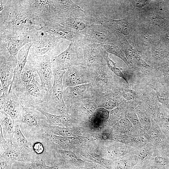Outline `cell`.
Returning <instances> with one entry per match:
<instances>
[{
	"label": "cell",
	"mask_w": 169,
	"mask_h": 169,
	"mask_svg": "<svg viewBox=\"0 0 169 169\" xmlns=\"http://www.w3.org/2000/svg\"><path fill=\"white\" fill-rule=\"evenodd\" d=\"M44 25L42 20L27 9L20 0H0V33L11 28L37 30Z\"/></svg>",
	"instance_id": "1"
},
{
	"label": "cell",
	"mask_w": 169,
	"mask_h": 169,
	"mask_svg": "<svg viewBox=\"0 0 169 169\" xmlns=\"http://www.w3.org/2000/svg\"><path fill=\"white\" fill-rule=\"evenodd\" d=\"M16 123L24 136L32 143L44 139L47 128L50 125L46 117L41 112L36 109L23 106Z\"/></svg>",
	"instance_id": "2"
},
{
	"label": "cell",
	"mask_w": 169,
	"mask_h": 169,
	"mask_svg": "<svg viewBox=\"0 0 169 169\" xmlns=\"http://www.w3.org/2000/svg\"><path fill=\"white\" fill-rule=\"evenodd\" d=\"M33 40L34 29H7L0 33V57L17 61V55L20 49Z\"/></svg>",
	"instance_id": "3"
},
{
	"label": "cell",
	"mask_w": 169,
	"mask_h": 169,
	"mask_svg": "<svg viewBox=\"0 0 169 169\" xmlns=\"http://www.w3.org/2000/svg\"><path fill=\"white\" fill-rule=\"evenodd\" d=\"M68 41L57 39L49 33L36 29L35 38L32 42L28 54L29 56L47 55L51 58L59 55L68 45Z\"/></svg>",
	"instance_id": "4"
},
{
	"label": "cell",
	"mask_w": 169,
	"mask_h": 169,
	"mask_svg": "<svg viewBox=\"0 0 169 169\" xmlns=\"http://www.w3.org/2000/svg\"><path fill=\"white\" fill-rule=\"evenodd\" d=\"M96 21L80 7L67 10L57 11L53 22L59 23L76 33H82Z\"/></svg>",
	"instance_id": "5"
},
{
	"label": "cell",
	"mask_w": 169,
	"mask_h": 169,
	"mask_svg": "<svg viewBox=\"0 0 169 169\" xmlns=\"http://www.w3.org/2000/svg\"><path fill=\"white\" fill-rule=\"evenodd\" d=\"M12 90L23 106L33 108L42 103L49 93L46 87L40 85L36 80L26 84L20 83L12 86Z\"/></svg>",
	"instance_id": "6"
},
{
	"label": "cell",
	"mask_w": 169,
	"mask_h": 169,
	"mask_svg": "<svg viewBox=\"0 0 169 169\" xmlns=\"http://www.w3.org/2000/svg\"><path fill=\"white\" fill-rule=\"evenodd\" d=\"M20 1L27 9L42 20L44 23V25L52 22L57 11L53 0Z\"/></svg>",
	"instance_id": "7"
},
{
	"label": "cell",
	"mask_w": 169,
	"mask_h": 169,
	"mask_svg": "<svg viewBox=\"0 0 169 169\" xmlns=\"http://www.w3.org/2000/svg\"><path fill=\"white\" fill-rule=\"evenodd\" d=\"M51 62L66 70L72 66L85 62L80 47L74 39L70 42L65 50L51 58Z\"/></svg>",
	"instance_id": "8"
},
{
	"label": "cell",
	"mask_w": 169,
	"mask_h": 169,
	"mask_svg": "<svg viewBox=\"0 0 169 169\" xmlns=\"http://www.w3.org/2000/svg\"><path fill=\"white\" fill-rule=\"evenodd\" d=\"M27 63L38 74L41 81V85L44 87L47 85L48 90H49L52 87L51 80L53 75L50 57L47 55L28 56Z\"/></svg>",
	"instance_id": "9"
},
{
	"label": "cell",
	"mask_w": 169,
	"mask_h": 169,
	"mask_svg": "<svg viewBox=\"0 0 169 169\" xmlns=\"http://www.w3.org/2000/svg\"><path fill=\"white\" fill-rule=\"evenodd\" d=\"M17 64V61L0 58V106H3L8 92L12 86Z\"/></svg>",
	"instance_id": "10"
},
{
	"label": "cell",
	"mask_w": 169,
	"mask_h": 169,
	"mask_svg": "<svg viewBox=\"0 0 169 169\" xmlns=\"http://www.w3.org/2000/svg\"><path fill=\"white\" fill-rule=\"evenodd\" d=\"M114 31L96 20L81 33L87 35L99 44L114 45L116 38L112 34Z\"/></svg>",
	"instance_id": "11"
},
{
	"label": "cell",
	"mask_w": 169,
	"mask_h": 169,
	"mask_svg": "<svg viewBox=\"0 0 169 169\" xmlns=\"http://www.w3.org/2000/svg\"><path fill=\"white\" fill-rule=\"evenodd\" d=\"M0 160L31 162L35 157L16 151L11 144L4 138L1 129L0 130Z\"/></svg>",
	"instance_id": "12"
},
{
	"label": "cell",
	"mask_w": 169,
	"mask_h": 169,
	"mask_svg": "<svg viewBox=\"0 0 169 169\" xmlns=\"http://www.w3.org/2000/svg\"><path fill=\"white\" fill-rule=\"evenodd\" d=\"M147 133L150 137L149 142L160 153L169 156V139L156 123L152 122Z\"/></svg>",
	"instance_id": "13"
},
{
	"label": "cell",
	"mask_w": 169,
	"mask_h": 169,
	"mask_svg": "<svg viewBox=\"0 0 169 169\" xmlns=\"http://www.w3.org/2000/svg\"><path fill=\"white\" fill-rule=\"evenodd\" d=\"M14 131L9 141L14 150L19 153L36 156L33 148V144L28 141L22 132L17 123L14 124Z\"/></svg>",
	"instance_id": "14"
},
{
	"label": "cell",
	"mask_w": 169,
	"mask_h": 169,
	"mask_svg": "<svg viewBox=\"0 0 169 169\" xmlns=\"http://www.w3.org/2000/svg\"><path fill=\"white\" fill-rule=\"evenodd\" d=\"M23 106L15 94L9 89L3 107L0 111L4 110L11 117L14 124L17 123L21 113Z\"/></svg>",
	"instance_id": "15"
},
{
	"label": "cell",
	"mask_w": 169,
	"mask_h": 169,
	"mask_svg": "<svg viewBox=\"0 0 169 169\" xmlns=\"http://www.w3.org/2000/svg\"><path fill=\"white\" fill-rule=\"evenodd\" d=\"M106 142L104 154L107 158L113 161L125 155L131 150L127 146L115 141Z\"/></svg>",
	"instance_id": "16"
},
{
	"label": "cell",
	"mask_w": 169,
	"mask_h": 169,
	"mask_svg": "<svg viewBox=\"0 0 169 169\" xmlns=\"http://www.w3.org/2000/svg\"><path fill=\"white\" fill-rule=\"evenodd\" d=\"M38 30L48 32L57 39H63L70 42L74 39L76 33L56 22L44 26Z\"/></svg>",
	"instance_id": "17"
},
{
	"label": "cell",
	"mask_w": 169,
	"mask_h": 169,
	"mask_svg": "<svg viewBox=\"0 0 169 169\" xmlns=\"http://www.w3.org/2000/svg\"><path fill=\"white\" fill-rule=\"evenodd\" d=\"M32 44V42L25 44L18 53L17 64L14 69L12 86L17 85L21 83V74L27 62L29 50Z\"/></svg>",
	"instance_id": "18"
},
{
	"label": "cell",
	"mask_w": 169,
	"mask_h": 169,
	"mask_svg": "<svg viewBox=\"0 0 169 169\" xmlns=\"http://www.w3.org/2000/svg\"><path fill=\"white\" fill-rule=\"evenodd\" d=\"M112 129L114 135L120 134H124L134 137L145 138L136 129L126 117L122 118L115 123L113 126Z\"/></svg>",
	"instance_id": "19"
},
{
	"label": "cell",
	"mask_w": 169,
	"mask_h": 169,
	"mask_svg": "<svg viewBox=\"0 0 169 169\" xmlns=\"http://www.w3.org/2000/svg\"><path fill=\"white\" fill-rule=\"evenodd\" d=\"M155 149L154 146L151 143L148 142L140 149L132 150L136 165L147 167Z\"/></svg>",
	"instance_id": "20"
},
{
	"label": "cell",
	"mask_w": 169,
	"mask_h": 169,
	"mask_svg": "<svg viewBox=\"0 0 169 169\" xmlns=\"http://www.w3.org/2000/svg\"><path fill=\"white\" fill-rule=\"evenodd\" d=\"M99 21L110 29L119 32L124 35H128L130 33V26L124 20H113L108 18L103 15L100 16Z\"/></svg>",
	"instance_id": "21"
},
{
	"label": "cell",
	"mask_w": 169,
	"mask_h": 169,
	"mask_svg": "<svg viewBox=\"0 0 169 169\" xmlns=\"http://www.w3.org/2000/svg\"><path fill=\"white\" fill-rule=\"evenodd\" d=\"M113 139L114 141L127 146L132 150L140 149L148 142L144 138L134 137L121 134L114 135Z\"/></svg>",
	"instance_id": "22"
},
{
	"label": "cell",
	"mask_w": 169,
	"mask_h": 169,
	"mask_svg": "<svg viewBox=\"0 0 169 169\" xmlns=\"http://www.w3.org/2000/svg\"><path fill=\"white\" fill-rule=\"evenodd\" d=\"M36 109L41 112L46 117L50 125L68 127L71 126V125L74 123V119L68 114L54 115L38 109Z\"/></svg>",
	"instance_id": "23"
},
{
	"label": "cell",
	"mask_w": 169,
	"mask_h": 169,
	"mask_svg": "<svg viewBox=\"0 0 169 169\" xmlns=\"http://www.w3.org/2000/svg\"><path fill=\"white\" fill-rule=\"evenodd\" d=\"M0 125L3 136L9 142L14 131V125L11 116L4 110L0 111Z\"/></svg>",
	"instance_id": "24"
},
{
	"label": "cell",
	"mask_w": 169,
	"mask_h": 169,
	"mask_svg": "<svg viewBox=\"0 0 169 169\" xmlns=\"http://www.w3.org/2000/svg\"><path fill=\"white\" fill-rule=\"evenodd\" d=\"M136 165L131 150L125 155L113 161L111 169H132Z\"/></svg>",
	"instance_id": "25"
},
{
	"label": "cell",
	"mask_w": 169,
	"mask_h": 169,
	"mask_svg": "<svg viewBox=\"0 0 169 169\" xmlns=\"http://www.w3.org/2000/svg\"><path fill=\"white\" fill-rule=\"evenodd\" d=\"M148 167L156 169L169 168V156L161 153L155 148Z\"/></svg>",
	"instance_id": "26"
},
{
	"label": "cell",
	"mask_w": 169,
	"mask_h": 169,
	"mask_svg": "<svg viewBox=\"0 0 169 169\" xmlns=\"http://www.w3.org/2000/svg\"><path fill=\"white\" fill-rule=\"evenodd\" d=\"M126 117L139 133L146 140H147L149 137V136L145 130L142 127L135 110L133 108H131L129 109L126 115Z\"/></svg>",
	"instance_id": "27"
},
{
	"label": "cell",
	"mask_w": 169,
	"mask_h": 169,
	"mask_svg": "<svg viewBox=\"0 0 169 169\" xmlns=\"http://www.w3.org/2000/svg\"><path fill=\"white\" fill-rule=\"evenodd\" d=\"M135 110L142 127L147 133L151 125L152 122L150 119L146 112L144 107L138 106Z\"/></svg>",
	"instance_id": "28"
},
{
	"label": "cell",
	"mask_w": 169,
	"mask_h": 169,
	"mask_svg": "<svg viewBox=\"0 0 169 169\" xmlns=\"http://www.w3.org/2000/svg\"><path fill=\"white\" fill-rule=\"evenodd\" d=\"M32 67L27 63L22 70L20 76L21 83L26 84L36 81L34 72Z\"/></svg>",
	"instance_id": "29"
},
{
	"label": "cell",
	"mask_w": 169,
	"mask_h": 169,
	"mask_svg": "<svg viewBox=\"0 0 169 169\" xmlns=\"http://www.w3.org/2000/svg\"><path fill=\"white\" fill-rule=\"evenodd\" d=\"M52 62V70L54 77L53 85L59 84L62 85V80L66 69H63L56 64Z\"/></svg>",
	"instance_id": "30"
},
{
	"label": "cell",
	"mask_w": 169,
	"mask_h": 169,
	"mask_svg": "<svg viewBox=\"0 0 169 169\" xmlns=\"http://www.w3.org/2000/svg\"><path fill=\"white\" fill-rule=\"evenodd\" d=\"M103 48L107 52L113 54L119 57L126 64H128L129 62L123 55L121 49L115 45L104 44Z\"/></svg>",
	"instance_id": "31"
},
{
	"label": "cell",
	"mask_w": 169,
	"mask_h": 169,
	"mask_svg": "<svg viewBox=\"0 0 169 169\" xmlns=\"http://www.w3.org/2000/svg\"><path fill=\"white\" fill-rule=\"evenodd\" d=\"M102 54L103 57L107 61L109 67L116 75L119 76L123 77L125 79L123 74L119 69L115 67V63L109 57L107 52L104 48L103 49Z\"/></svg>",
	"instance_id": "32"
},
{
	"label": "cell",
	"mask_w": 169,
	"mask_h": 169,
	"mask_svg": "<svg viewBox=\"0 0 169 169\" xmlns=\"http://www.w3.org/2000/svg\"><path fill=\"white\" fill-rule=\"evenodd\" d=\"M96 105L93 102H90L86 104L84 108L90 114H91L94 111L96 107Z\"/></svg>",
	"instance_id": "33"
},
{
	"label": "cell",
	"mask_w": 169,
	"mask_h": 169,
	"mask_svg": "<svg viewBox=\"0 0 169 169\" xmlns=\"http://www.w3.org/2000/svg\"><path fill=\"white\" fill-rule=\"evenodd\" d=\"M151 19L152 23L155 26H160L162 23L161 18L157 15H153L151 17Z\"/></svg>",
	"instance_id": "34"
},
{
	"label": "cell",
	"mask_w": 169,
	"mask_h": 169,
	"mask_svg": "<svg viewBox=\"0 0 169 169\" xmlns=\"http://www.w3.org/2000/svg\"><path fill=\"white\" fill-rule=\"evenodd\" d=\"M13 161L0 160V169H11Z\"/></svg>",
	"instance_id": "35"
},
{
	"label": "cell",
	"mask_w": 169,
	"mask_h": 169,
	"mask_svg": "<svg viewBox=\"0 0 169 169\" xmlns=\"http://www.w3.org/2000/svg\"><path fill=\"white\" fill-rule=\"evenodd\" d=\"M96 79V84L99 86H103L105 83L106 79L104 74L102 73L98 76Z\"/></svg>",
	"instance_id": "36"
},
{
	"label": "cell",
	"mask_w": 169,
	"mask_h": 169,
	"mask_svg": "<svg viewBox=\"0 0 169 169\" xmlns=\"http://www.w3.org/2000/svg\"><path fill=\"white\" fill-rule=\"evenodd\" d=\"M97 113L105 120H107L109 117V112L105 109H102L98 111Z\"/></svg>",
	"instance_id": "37"
},
{
	"label": "cell",
	"mask_w": 169,
	"mask_h": 169,
	"mask_svg": "<svg viewBox=\"0 0 169 169\" xmlns=\"http://www.w3.org/2000/svg\"><path fill=\"white\" fill-rule=\"evenodd\" d=\"M116 106L117 104L116 103L112 101L105 102L103 104V107L108 110L112 109Z\"/></svg>",
	"instance_id": "38"
},
{
	"label": "cell",
	"mask_w": 169,
	"mask_h": 169,
	"mask_svg": "<svg viewBox=\"0 0 169 169\" xmlns=\"http://www.w3.org/2000/svg\"><path fill=\"white\" fill-rule=\"evenodd\" d=\"M123 96L126 99L131 100L134 99L135 96V93L131 90L126 91L123 93Z\"/></svg>",
	"instance_id": "39"
},
{
	"label": "cell",
	"mask_w": 169,
	"mask_h": 169,
	"mask_svg": "<svg viewBox=\"0 0 169 169\" xmlns=\"http://www.w3.org/2000/svg\"><path fill=\"white\" fill-rule=\"evenodd\" d=\"M143 43L146 46L148 45L150 41V36L147 33H144L142 35Z\"/></svg>",
	"instance_id": "40"
},
{
	"label": "cell",
	"mask_w": 169,
	"mask_h": 169,
	"mask_svg": "<svg viewBox=\"0 0 169 169\" xmlns=\"http://www.w3.org/2000/svg\"><path fill=\"white\" fill-rule=\"evenodd\" d=\"M136 62L137 64L141 67H145L148 66V64L140 58H136Z\"/></svg>",
	"instance_id": "41"
},
{
	"label": "cell",
	"mask_w": 169,
	"mask_h": 169,
	"mask_svg": "<svg viewBox=\"0 0 169 169\" xmlns=\"http://www.w3.org/2000/svg\"><path fill=\"white\" fill-rule=\"evenodd\" d=\"M154 55L157 57H160L164 55V52L161 49L158 48L155 49L154 51Z\"/></svg>",
	"instance_id": "42"
},
{
	"label": "cell",
	"mask_w": 169,
	"mask_h": 169,
	"mask_svg": "<svg viewBox=\"0 0 169 169\" xmlns=\"http://www.w3.org/2000/svg\"><path fill=\"white\" fill-rule=\"evenodd\" d=\"M147 3V1L140 0L138 1L136 4V6L139 8H141L145 6Z\"/></svg>",
	"instance_id": "43"
},
{
	"label": "cell",
	"mask_w": 169,
	"mask_h": 169,
	"mask_svg": "<svg viewBox=\"0 0 169 169\" xmlns=\"http://www.w3.org/2000/svg\"><path fill=\"white\" fill-rule=\"evenodd\" d=\"M132 169H147V168L145 167L140 166L136 165Z\"/></svg>",
	"instance_id": "44"
}]
</instances>
